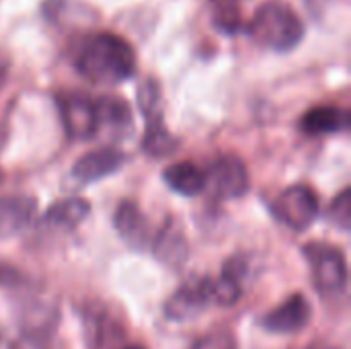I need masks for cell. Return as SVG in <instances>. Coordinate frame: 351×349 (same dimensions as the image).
Masks as SVG:
<instances>
[{
    "instance_id": "cell-1",
    "label": "cell",
    "mask_w": 351,
    "mask_h": 349,
    "mask_svg": "<svg viewBox=\"0 0 351 349\" xmlns=\"http://www.w3.org/2000/svg\"><path fill=\"white\" fill-rule=\"evenodd\" d=\"M78 74L93 84H119L136 74L134 47L115 33L88 37L76 56Z\"/></svg>"
},
{
    "instance_id": "cell-2",
    "label": "cell",
    "mask_w": 351,
    "mask_h": 349,
    "mask_svg": "<svg viewBox=\"0 0 351 349\" xmlns=\"http://www.w3.org/2000/svg\"><path fill=\"white\" fill-rule=\"evenodd\" d=\"M249 35L265 49L284 53L292 51L304 35V25L294 8L284 2H265L257 8Z\"/></svg>"
},
{
    "instance_id": "cell-3",
    "label": "cell",
    "mask_w": 351,
    "mask_h": 349,
    "mask_svg": "<svg viewBox=\"0 0 351 349\" xmlns=\"http://www.w3.org/2000/svg\"><path fill=\"white\" fill-rule=\"evenodd\" d=\"M136 99H138V109L144 115L146 121V134L142 140V148L148 156H167L171 152H175L177 148V140L171 136V132L165 125L162 119V95H160V86L156 80L146 78L142 80V84L136 91Z\"/></svg>"
},
{
    "instance_id": "cell-4",
    "label": "cell",
    "mask_w": 351,
    "mask_h": 349,
    "mask_svg": "<svg viewBox=\"0 0 351 349\" xmlns=\"http://www.w3.org/2000/svg\"><path fill=\"white\" fill-rule=\"evenodd\" d=\"M311 263L315 288L321 294H339L348 286V263L341 249L327 243H308L302 249Z\"/></svg>"
},
{
    "instance_id": "cell-5",
    "label": "cell",
    "mask_w": 351,
    "mask_h": 349,
    "mask_svg": "<svg viewBox=\"0 0 351 349\" xmlns=\"http://www.w3.org/2000/svg\"><path fill=\"white\" fill-rule=\"evenodd\" d=\"M319 197L308 185H292L271 204V214L284 226L302 232L319 218Z\"/></svg>"
},
{
    "instance_id": "cell-6",
    "label": "cell",
    "mask_w": 351,
    "mask_h": 349,
    "mask_svg": "<svg viewBox=\"0 0 351 349\" xmlns=\"http://www.w3.org/2000/svg\"><path fill=\"white\" fill-rule=\"evenodd\" d=\"M206 187L220 200H237L249 191V171L234 154L214 158L206 171Z\"/></svg>"
},
{
    "instance_id": "cell-7",
    "label": "cell",
    "mask_w": 351,
    "mask_h": 349,
    "mask_svg": "<svg viewBox=\"0 0 351 349\" xmlns=\"http://www.w3.org/2000/svg\"><path fill=\"white\" fill-rule=\"evenodd\" d=\"M212 298V278H191L187 280L165 304V317L175 323H185L202 315Z\"/></svg>"
},
{
    "instance_id": "cell-8",
    "label": "cell",
    "mask_w": 351,
    "mask_h": 349,
    "mask_svg": "<svg viewBox=\"0 0 351 349\" xmlns=\"http://www.w3.org/2000/svg\"><path fill=\"white\" fill-rule=\"evenodd\" d=\"M58 109L70 140H88L99 132L95 101L80 93L58 95Z\"/></svg>"
},
{
    "instance_id": "cell-9",
    "label": "cell",
    "mask_w": 351,
    "mask_h": 349,
    "mask_svg": "<svg viewBox=\"0 0 351 349\" xmlns=\"http://www.w3.org/2000/svg\"><path fill=\"white\" fill-rule=\"evenodd\" d=\"M313 319V306L304 294H292L274 311L261 317L259 325L276 335H292L308 327Z\"/></svg>"
},
{
    "instance_id": "cell-10",
    "label": "cell",
    "mask_w": 351,
    "mask_h": 349,
    "mask_svg": "<svg viewBox=\"0 0 351 349\" xmlns=\"http://www.w3.org/2000/svg\"><path fill=\"white\" fill-rule=\"evenodd\" d=\"M123 165V154L115 148H97L93 152L82 154L72 167V179L78 185L97 183L113 173H117Z\"/></svg>"
},
{
    "instance_id": "cell-11",
    "label": "cell",
    "mask_w": 351,
    "mask_h": 349,
    "mask_svg": "<svg viewBox=\"0 0 351 349\" xmlns=\"http://www.w3.org/2000/svg\"><path fill=\"white\" fill-rule=\"evenodd\" d=\"M113 226L119 234V239L136 249L142 251L150 245V224L146 220V216L142 214V210L134 204V202H121L115 210L113 216Z\"/></svg>"
},
{
    "instance_id": "cell-12",
    "label": "cell",
    "mask_w": 351,
    "mask_h": 349,
    "mask_svg": "<svg viewBox=\"0 0 351 349\" xmlns=\"http://www.w3.org/2000/svg\"><path fill=\"white\" fill-rule=\"evenodd\" d=\"M37 212V204L29 195L0 197V241L12 239L29 228Z\"/></svg>"
},
{
    "instance_id": "cell-13",
    "label": "cell",
    "mask_w": 351,
    "mask_h": 349,
    "mask_svg": "<svg viewBox=\"0 0 351 349\" xmlns=\"http://www.w3.org/2000/svg\"><path fill=\"white\" fill-rule=\"evenodd\" d=\"M351 125V115L343 107H313L300 119V128L308 136H327V134H346Z\"/></svg>"
},
{
    "instance_id": "cell-14",
    "label": "cell",
    "mask_w": 351,
    "mask_h": 349,
    "mask_svg": "<svg viewBox=\"0 0 351 349\" xmlns=\"http://www.w3.org/2000/svg\"><path fill=\"white\" fill-rule=\"evenodd\" d=\"M150 243H152V253L160 263L169 267H181L187 261L189 255L187 241L175 220H167L165 226L158 230L156 239H152Z\"/></svg>"
},
{
    "instance_id": "cell-15",
    "label": "cell",
    "mask_w": 351,
    "mask_h": 349,
    "mask_svg": "<svg viewBox=\"0 0 351 349\" xmlns=\"http://www.w3.org/2000/svg\"><path fill=\"white\" fill-rule=\"evenodd\" d=\"M162 181L171 191L183 197H195L206 189V173L189 160L173 163L167 167L162 171Z\"/></svg>"
},
{
    "instance_id": "cell-16",
    "label": "cell",
    "mask_w": 351,
    "mask_h": 349,
    "mask_svg": "<svg viewBox=\"0 0 351 349\" xmlns=\"http://www.w3.org/2000/svg\"><path fill=\"white\" fill-rule=\"evenodd\" d=\"M95 111H97V123L99 130L105 128L109 130L115 138H125L132 130V109L130 105L119 99V97H101L95 101Z\"/></svg>"
},
{
    "instance_id": "cell-17",
    "label": "cell",
    "mask_w": 351,
    "mask_h": 349,
    "mask_svg": "<svg viewBox=\"0 0 351 349\" xmlns=\"http://www.w3.org/2000/svg\"><path fill=\"white\" fill-rule=\"evenodd\" d=\"M90 212V204L80 197H68L47 208L43 214V226L51 230H74Z\"/></svg>"
},
{
    "instance_id": "cell-18",
    "label": "cell",
    "mask_w": 351,
    "mask_h": 349,
    "mask_svg": "<svg viewBox=\"0 0 351 349\" xmlns=\"http://www.w3.org/2000/svg\"><path fill=\"white\" fill-rule=\"evenodd\" d=\"M191 349H239L237 335L228 327H214L202 335Z\"/></svg>"
},
{
    "instance_id": "cell-19",
    "label": "cell",
    "mask_w": 351,
    "mask_h": 349,
    "mask_svg": "<svg viewBox=\"0 0 351 349\" xmlns=\"http://www.w3.org/2000/svg\"><path fill=\"white\" fill-rule=\"evenodd\" d=\"M329 220L343 232H348L351 226V191L343 189L329 208Z\"/></svg>"
},
{
    "instance_id": "cell-20",
    "label": "cell",
    "mask_w": 351,
    "mask_h": 349,
    "mask_svg": "<svg viewBox=\"0 0 351 349\" xmlns=\"http://www.w3.org/2000/svg\"><path fill=\"white\" fill-rule=\"evenodd\" d=\"M216 27L228 35H237L239 31L245 29L243 21H241V12L237 10V4H224L220 6V12L216 14Z\"/></svg>"
},
{
    "instance_id": "cell-21",
    "label": "cell",
    "mask_w": 351,
    "mask_h": 349,
    "mask_svg": "<svg viewBox=\"0 0 351 349\" xmlns=\"http://www.w3.org/2000/svg\"><path fill=\"white\" fill-rule=\"evenodd\" d=\"M10 349H51L49 348V339L37 331V329H31V331H25L19 339L12 341Z\"/></svg>"
},
{
    "instance_id": "cell-22",
    "label": "cell",
    "mask_w": 351,
    "mask_h": 349,
    "mask_svg": "<svg viewBox=\"0 0 351 349\" xmlns=\"http://www.w3.org/2000/svg\"><path fill=\"white\" fill-rule=\"evenodd\" d=\"M19 284H23V274L8 263H0V286H19Z\"/></svg>"
},
{
    "instance_id": "cell-23",
    "label": "cell",
    "mask_w": 351,
    "mask_h": 349,
    "mask_svg": "<svg viewBox=\"0 0 351 349\" xmlns=\"http://www.w3.org/2000/svg\"><path fill=\"white\" fill-rule=\"evenodd\" d=\"M6 74H8V64H6V60L0 56V86H2V82H4V78H6Z\"/></svg>"
},
{
    "instance_id": "cell-24",
    "label": "cell",
    "mask_w": 351,
    "mask_h": 349,
    "mask_svg": "<svg viewBox=\"0 0 351 349\" xmlns=\"http://www.w3.org/2000/svg\"><path fill=\"white\" fill-rule=\"evenodd\" d=\"M214 4H218V6H224V4H239V2H243V0H212Z\"/></svg>"
},
{
    "instance_id": "cell-25",
    "label": "cell",
    "mask_w": 351,
    "mask_h": 349,
    "mask_svg": "<svg viewBox=\"0 0 351 349\" xmlns=\"http://www.w3.org/2000/svg\"><path fill=\"white\" fill-rule=\"evenodd\" d=\"M123 349H146L144 346H125Z\"/></svg>"
},
{
    "instance_id": "cell-26",
    "label": "cell",
    "mask_w": 351,
    "mask_h": 349,
    "mask_svg": "<svg viewBox=\"0 0 351 349\" xmlns=\"http://www.w3.org/2000/svg\"><path fill=\"white\" fill-rule=\"evenodd\" d=\"M311 349H335V348H325V346H315V348Z\"/></svg>"
},
{
    "instance_id": "cell-27",
    "label": "cell",
    "mask_w": 351,
    "mask_h": 349,
    "mask_svg": "<svg viewBox=\"0 0 351 349\" xmlns=\"http://www.w3.org/2000/svg\"><path fill=\"white\" fill-rule=\"evenodd\" d=\"M0 181H2V171H0Z\"/></svg>"
}]
</instances>
